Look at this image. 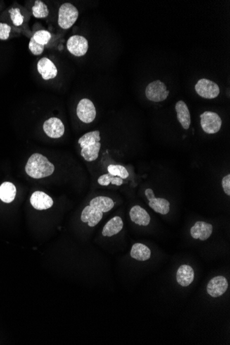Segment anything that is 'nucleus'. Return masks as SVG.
<instances>
[{"label": "nucleus", "mask_w": 230, "mask_h": 345, "mask_svg": "<svg viewBox=\"0 0 230 345\" xmlns=\"http://www.w3.org/2000/svg\"><path fill=\"white\" fill-rule=\"evenodd\" d=\"M66 46L72 55L76 57H82L87 53L88 41L83 36L73 35L69 38Z\"/></svg>", "instance_id": "0eeeda50"}, {"label": "nucleus", "mask_w": 230, "mask_h": 345, "mask_svg": "<svg viewBox=\"0 0 230 345\" xmlns=\"http://www.w3.org/2000/svg\"><path fill=\"white\" fill-rule=\"evenodd\" d=\"M29 49L34 55H40L44 52V46L38 44L32 37L29 42Z\"/></svg>", "instance_id": "c85d7f7f"}, {"label": "nucleus", "mask_w": 230, "mask_h": 345, "mask_svg": "<svg viewBox=\"0 0 230 345\" xmlns=\"http://www.w3.org/2000/svg\"><path fill=\"white\" fill-rule=\"evenodd\" d=\"M169 91L167 86L160 80H156L147 86L146 95L148 99L154 102L165 101L169 95Z\"/></svg>", "instance_id": "20e7f679"}, {"label": "nucleus", "mask_w": 230, "mask_h": 345, "mask_svg": "<svg viewBox=\"0 0 230 345\" xmlns=\"http://www.w3.org/2000/svg\"><path fill=\"white\" fill-rule=\"evenodd\" d=\"M11 27L8 24L0 23V40H7L10 37Z\"/></svg>", "instance_id": "c756f323"}, {"label": "nucleus", "mask_w": 230, "mask_h": 345, "mask_svg": "<svg viewBox=\"0 0 230 345\" xmlns=\"http://www.w3.org/2000/svg\"><path fill=\"white\" fill-rule=\"evenodd\" d=\"M26 172L29 177L39 179L49 177L55 171V165L47 158L39 153L31 155L25 167Z\"/></svg>", "instance_id": "f257e3e1"}, {"label": "nucleus", "mask_w": 230, "mask_h": 345, "mask_svg": "<svg viewBox=\"0 0 230 345\" xmlns=\"http://www.w3.org/2000/svg\"><path fill=\"white\" fill-rule=\"evenodd\" d=\"M124 183L123 179L120 177H114L110 174H105L101 175L98 179V184L102 186H108L110 184L115 185V186H122Z\"/></svg>", "instance_id": "393cba45"}, {"label": "nucleus", "mask_w": 230, "mask_h": 345, "mask_svg": "<svg viewBox=\"0 0 230 345\" xmlns=\"http://www.w3.org/2000/svg\"><path fill=\"white\" fill-rule=\"evenodd\" d=\"M195 279V272L190 265H183L176 272V281L182 287H188Z\"/></svg>", "instance_id": "2eb2a0df"}, {"label": "nucleus", "mask_w": 230, "mask_h": 345, "mask_svg": "<svg viewBox=\"0 0 230 345\" xmlns=\"http://www.w3.org/2000/svg\"><path fill=\"white\" fill-rule=\"evenodd\" d=\"M37 70L43 79L48 81L55 78L58 75V68L49 59L44 58L37 63Z\"/></svg>", "instance_id": "9d476101"}, {"label": "nucleus", "mask_w": 230, "mask_h": 345, "mask_svg": "<svg viewBox=\"0 0 230 345\" xmlns=\"http://www.w3.org/2000/svg\"><path fill=\"white\" fill-rule=\"evenodd\" d=\"M130 217L131 220L138 225L148 226L150 222L149 214L139 205H135L131 208L130 211Z\"/></svg>", "instance_id": "4468645a"}, {"label": "nucleus", "mask_w": 230, "mask_h": 345, "mask_svg": "<svg viewBox=\"0 0 230 345\" xmlns=\"http://www.w3.org/2000/svg\"><path fill=\"white\" fill-rule=\"evenodd\" d=\"M100 140H101L100 132L99 130H95L85 134L79 139L78 143L80 144L81 148H82L85 146L95 144L96 142H100Z\"/></svg>", "instance_id": "5701e85b"}, {"label": "nucleus", "mask_w": 230, "mask_h": 345, "mask_svg": "<svg viewBox=\"0 0 230 345\" xmlns=\"http://www.w3.org/2000/svg\"><path fill=\"white\" fill-rule=\"evenodd\" d=\"M222 187L226 194L230 195V174H228L224 177L222 180Z\"/></svg>", "instance_id": "7c9ffc66"}, {"label": "nucleus", "mask_w": 230, "mask_h": 345, "mask_svg": "<svg viewBox=\"0 0 230 345\" xmlns=\"http://www.w3.org/2000/svg\"><path fill=\"white\" fill-rule=\"evenodd\" d=\"M228 288L227 279L222 276L213 278L207 286V294L213 298H218L226 292Z\"/></svg>", "instance_id": "1a4fd4ad"}, {"label": "nucleus", "mask_w": 230, "mask_h": 345, "mask_svg": "<svg viewBox=\"0 0 230 345\" xmlns=\"http://www.w3.org/2000/svg\"><path fill=\"white\" fill-rule=\"evenodd\" d=\"M16 193V188L12 183L4 182L0 186V199L4 203H10L13 202Z\"/></svg>", "instance_id": "aec40b11"}, {"label": "nucleus", "mask_w": 230, "mask_h": 345, "mask_svg": "<svg viewBox=\"0 0 230 345\" xmlns=\"http://www.w3.org/2000/svg\"><path fill=\"white\" fill-rule=\"evenodd\" d=\"M100 142H96L95 144L85 146L81 148V155L86 161H94L98 158L101 149Z\"/></svg>", "instance_id": "4be33fe9"}, {"label": "nucleus", "mask_w": 230, "mask_h": 345, "mask_svg": "<svg viewBox=\"0 0 230 345\" xmlns=\"http://www.w3.org/2000/svg\"><path fill=\"white\" fill-rule=\"evenodd\" d=\"M10 17L12 22L16 27H20L24 22L23 15L21 13L18 8H12L9 10Z\"/></svg>", "instance_id": "cd10ccee"}, {"label": "nucleus", "mask_w": 230, "mask_h": 345, "mask_svg": "<svg viewBox=\"0 0 230 345\" xmlns=\"http://www.w3.org/2000/svg\"><path fill=\"white\" fill-rule=\"evenodd\" d=\"M131 256L139 261H146L151 256V251L148 247L142 243H136L133 245L131 251Z\"/></svg>", "instance_id": "a211bd4d"}, {"label": "nucleus", "mask_w": 230, "mask_h": 345, "mask_svg": "<svg viewBox=\"0 0 230 345\" xmlns=\"http://www.w3.org/2000/svg\"><path fill=\"white\" fill-rule=\"evenodd\" d=\"M145 194H146V197L148 198V201H149L150 199H151V198L155 197V193H154L153 189H150V188L149 189H146V191H145Z\"/></svg>", "instance_id": "2f4dec72"}, {"label": "nucleus", "mask_w": 230, "mask_h": 345, "mask_svg": "<svg viewBox=\"0 0 230 345\" xmlns=\"http://www.w3.org/2000/svg\"><path fill=\"white\" fill-rule=\"evenodd\" d=\"M197 94L204 99H212L217 98L220 94V88L212 81L201 79L195 85Z\"/></svg>", "instance_id": "39448f33"}, {"label": "nucleus", "mask_w": 230, "mask_h": 345, "mask_svg": "<svg viewBox=\"0 0 230 345\" xmlns=\"http://www.w3.org/2000/svg\"><path fill=\"white\" fill-rule=\"evenodd\" d=\"M31 205L37 210H46L53 205V198L44 191H36L31 195Z\"/></svg>", "instance_id": "9b49d317"}, {"label": "nucleus", "mask_w": 230, "mask_h": 345, "mask_svg": "<svg viewBox=\"0 0 230 345\" xmlns=\"http://www.w3.org/2000/svg\"><path fill=\"white\" fill-rule=\"evenodd\" d=\"M108 173L114 177H120L121 179H126L129 177V173L125 167L121 165H110L108 167Z\"/></svg>", "instance_id": "a878e982"}, {"label": "nucleus", "mask_w": 230, "mask_h": 345, "mask_svg": "<svg viewBox=\"0 0 230 345\" xmlns=\"http://www.w3.org/2000/svg\"><path fill=\"white\" fill-rule=\"evenodd\" d=\"M103 214V212L89 205L81 212V220L83 222H87L90 227H95L101 221Z\"/></svg>", "instance_id": "ddd939ff"}, {"label": "nucleus", "mask_w": 230, "mask_h": 345, "mask_svg": "<svg viewBox=\"0 0 230 345\" xmlns=\"http://www.w3.org/2000/svg\"><path fill=\"white\" fill-rule=\"evenodd\" d=\"M123 227H124V222L122 218L119 217H114L105 224L102 231V235L111 237L120 232Z\"/></svg>", "instance_id": "f3484780"}, {"label": "nucleus", "mask_w": 230, "mask_h": 345, "mask_svg": "<svg viewBox=\"0 0 230 345\" xmlns=\"http://www.w3.org/2000/svg\"><path fill=\"white\" fill-rule=\"evenodd\" d=\"M90 205L93 208L98 209V210L105 213L110 211L115 206V203L112 201V198L107 197V196H97L92 199L90 202Z\"/></svg>", "instance_id": "6ab92c4d"}, {"label": "nucleus", "mask_w": 230, "mask_h": 345, "mask_svg": "<svg viewBox=\"0 0 230 345\" xmlns=\"http://www.w3.org/2000/svg\"><path fill=\"white\" fill-rule=\"evenodd\" d=\"M43 128L48 137L53 139H58L64 135L65 127L61 120L56 117H52L44 122Z\"/></svg>", "instance_id": "6e6552de"}, {"label": "nucleus", "mask_w": 230, "mask_h": 345, "mask_svg": "<svg viewBox=\"0 0 230 345\" xmlns=\"http://www.w3.org/2000/svg\"><path fill=\"white\" fill-rule=\"evenodd\" d=\"M175 110L177 114V119L183 129L188 130L191 124V117L188 107L183 101H178L176 103Z\"/></svg>", "instance_id": "dca6fc26"}, {"label": "nucleus", "mask_w": 230, "mask_h": 345, "mask_svg": "<svg viewBox=\"0 0 230 345\" xmlns=\"http://www.w3.org/2000/svg\"><path fill=\"white\" fill-rule=\"evenodd\" d=\"M200 125L207 134L217 133L221 130L222 120L217 113L207 111L200 115Z\"/></svg>", "instance_id": "7ed1b4c3"}, {"label": "nucleus", "mask_w": 230, "mask_h": 345, "mask_svg": "<svg viewBox=\"0 0 230 345\" xmlns=\"http://www.w3.org/2000/svg\"><path fill=\"white\" fill-rule=\"evenodd\" d=\"M33 38L38 44L45 46L51 40V34L47 31H38L33 34Z\"/></svg>", "instance_id": "bb28decb"}, {"label": "nucleus", "mask_w": 230, "mask_h": 345, "mask_svg": "<svg viewBox=\"0 0 230 345\" xmlns=\"http://www.w3.org/2000/svg\"><path fill=\"white\" fill-rule=\"evenodd\" d=\"M213 227L210 223L203 221H198L190 229V234L195 239L206 241L212 235Z\"/></svg>", "instance_id": "f8f14e48"}, {"label": "nucleus", "mask_w": 230, "mask_h": 345, "mask_svg": "<svg viewBox=\"0 0 230 345\" xmlns=\"http://www.w3.org/2000/svg\"><path fill=\"white\" fill-rule=\"evenodd\" d=\"M78 118L85 124H90L96 117V108L94 103L88 99H83L78 103L77 107Z\"/></svg>", "instance_id": "423d86ee"}, {"label": "nucleus", "mask_w": 230, "mask_h": 345, "mask_svg": "<svg viewBox=\"0 0 230 345\" xmlns=\"http://www.w3.org/2000/svg\"><path fill=\"white\" fill-rule=\"evenodd\" d=\"M149 206L154 211L162 215H167L170 210V203L167 200L163 198H151L149 200Z\"/></svg>", "instance_id": "412c9836"}, {"label": "nucleus", "mask_w": 230, "mask_h": 345, "mask_svg": "<svg viewBox=\"0 0 230 345\" xmlns=\"http://www.w3.org/2000/svg\"><path fill=\"white\" fill-rule=\"evenodd\" d=\"M79 17V11L74 5L65 3L60 6L58 14V24L62 29L67 30L75 23Z\"/></svg>", "instance_id": "f03ea898"}, {"label": "nucleus", "mask_w": 230, "mask_h": 345, "mask_svg": "<svg viewBox=\"0 0 230 345\" xmlns=\"http://www.w3.org/2000/svg\"><path fill=\"white\" fill-rule=\"evenodd\" d=\"M33 15L38 19L46 18L48 16L49 10L46 3L40 0L34 1V5L32 8Z\"/></svg>", "instance_id": "b1692460"}]
</instances>
